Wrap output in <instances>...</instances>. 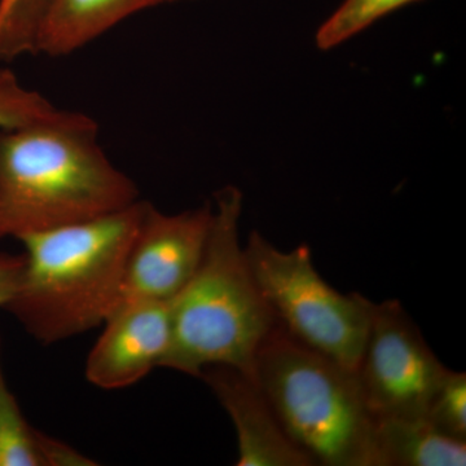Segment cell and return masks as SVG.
<instances>
[{"mask_svg":"<svg viewBox=\"0 0 466 466\" xmlns=\"http://www.w3.org/2000/svg\"><path fill=\"white\" fill-rule=\"evenodd\" d=\"M97 131L90 116L69 110L0 131V238L84 222L140 200Z\"/></svg>","mask_w":466,"mask_h":466,"instance_id":"cell-1","label":"cell"},{"mask_svg":"<svg viewBox=\"0 0 466 466\" xmlns=\"http://www.w3.org/2000/svg\"><path fill=\"white\" fill-rule=\"evenodd\" d=\"M149 202L84 222L26 233L8 311L43 345L104 324L118 306L128 253Z\"/></svg>","mask_w":466,"mask_h":466,"instance_id":"cell-2","label":"cell"},{"mask_svg":"<svg viewBox=\"0 0 466 466\" xmlns=\"http://www.w3.org/2000/svg\"><path fill=\"white\" fill-rule=\"evenodd\" d=\"M242 193L214 195L213 220L200 266L170 302L171 339L162 368L198 377L229 366L254 377L257 352L278 325L240 244Z\"/></svg>","mask_w":466,"mask_h":466,"instance_id":"cell-3","label":"cell"},{"mask_svg":"<svg viewBox=\"0 0 466 466\" xmlns=\"http://www.w3.org/2000/svg\"><path fill=\"white\" fill-rule=\"evenodd\" d=\"M254 379L291 441L324 466H379L375 417L357 372L276 325L257 352Z\"/></svg>","mask_w":466,"mask_h":466,"instance_id":"cell-4","label":"cell"},{"mask_svg":"<svg viewBox=\"0 0 466 466\" xmlns=\"http://www.w3.org/2000/svg\"><path fill=\"white\" fill-rule=\"evenodd\" d=\"M244 250L278 324L303 345L355 372L370 330L372 300L330 287L315 268L309 245L283 251L253 231Z\"/></svg>","mask_w":466,"mask_h":466,"instance_id":"cell-5","label":"cell"},{"mask_svg":"<svg viewBox=\"0 0 466 466\" xmlns=\"http://www.w3.org/2000/svg\"><path fill=\"white\" fill-rule=\"evenodd\" d=\"M375 419L426 417L449 368L441 363L400 300L373 303L370 330L357 368Z\"/></svg>","mask_w":466,"mask_h":466,"instance_id":"cell-6","label":"cell"},{"mask_svg":"<svg viewBox=\"0 0 466 466\" xmlns=\"http://www.w3.org/2000/svg\"><path fill=\"white\" fill-rule=\"evenodd\" d=\"M213 205L165 214L148 204L126 263L118 306L171 302L200 266Z\"/></svg>","mask_w":466,"mask_h":466,"instance_id":"cell-7","label":"cell"},{"mask_svg":"<svg viewBox=\"0 0 466 466\" xmlns=\"http://www.w3.org/2000/svg\"><path fill=\"white\" fill-rule=\"evenodd\" d=\"M104 325L86 361L92 385L118 390L162 368L171 339L170 302L126 303Z\"/></svg>","mask_w":466,"mask_h":466,"instance_id":"cell-8","label":"cell"},{"mask_svg":"<svg viewBox=\"0 0 466 466\" xmlns=\"http://www.w3.org/2000/svg\"><path fill=\"white\" fill-rule=\"evenodd\" d=\"M200 379L231 417L238 434V466H311L314 460L284 431L253 376L235 367L211 366Z\"/></svg>","mask_w":466,"mask_h":466,"instance_id":"cell-9","label":"cell"},{"mask_svg":"<svg viewBox=\"0 0 466 466\" xmlns=\"http://www.w3.org/2000/svg\"><path fill=\"white\" fill-rule=\"evenodd\" d=\"M168 0H50L36 54L63 57L81 50L126 18Z\"/></svg>","mask_w":466,"mask_h":466,"instance_id":"cell-10","label":"cell"},{"mask_svg":"<svg viewBox=\"0 0 466 466\" xmlns=\"http://www.w3.org/2000/svg\"><path fill=\"white\" fill-rule=\"evenodd\" d=\"M379 466H464L466 441L441 433L426 417L375 419Z\"/></svg>","mask_w":466,"mask_h":466,"instance_id":"cell-11","label":"cell"},{"mask_svg":"<svg viewBox=\"0 0 466 466\" xmlns=\"http://www.w3.org/2000/svg\"><path fill=\"white\" fill-rule=\"evenodd\" d=\"M0 466H43L41 431L26 421L9 390L0 339Z\"/></svg>","mask_w":466,"mask_h":466,"instance_id":"cell-12","label":"cell"},{"mask_svg":"<svg viewBox=\"0 0 466 466\" xmlns=\"http://www.w3.org/2000/svg\"><path fill=\"white\" fill-rule=\"evenodd\" d=\"M420 0H343L319 27L315 43L328 51L349 41L376 21Z\"/></svg>","mask_w":466,"mask_h":466,"instance_id":"cell-13","label":"cell"},{"mask_svg":"<svg viewBox=\"0 0 466 466\" xmlns=\"http://www.w3.org/2000/svg\"><path fill=\"white\" fill-rule=\"evenodd\" d=\"M50 0H0V63L35 55Z\"/></svg>","mask_w":466,"mask_h":466,"instance_id":"cell-14","label":"cell"},{"mask_svg":"<svg viewBox=\"0 0 466 466\" xmlns=\"http://www.w3.org/2000/svg\"><path fill=\"white\" fill-rule=\"evenodd\" d=\"M63 112L21 84L14 72L0 67V131L48 121Z\"/></svg>","mask_w":466,"mask_h":466,"instance_id":"cell-15","label":"cell"},{"mask_svg":"<svg viewBox=\"0 0 466 466\" xmlns=\"http://www.w3.org/2000/svg\"><path fill=\"white\" fill-rule=\"evenodd\" d=\"M426 419L441 433L466 441V375L449 370L438 386Z\"/></svg>","mask_w":466,"mask_h":466,"instance_id":"cell-16","label":"cell"},{"mask_svg":"<svg viewBox=\"0 0 466 466\" xmlns=\"http://www.w3.org/2000/svg\"><path fill=\"white\" fill-rule=\"evenodd\" d=\"M41 452L43 466H91L94 460L86 458L81 452L54 440L41 431Z\"/></svg>","mask_w":466,"mask_h":466,"instance_id":"cell-17","label":"cell"},{"mask_svg":"<svg viewBox=\"0 0 466 466\" xmlns=\"http://www.w3.org/2000/svg\"><path fill=\"white\" fill-rule=\"evenodd\" d=\"M24 257L0 251V308L5 309L16 294Z\"/></svg>","mask_w":466,"mask_h":466,"instance_id":"cell-18","label":"cell"},{"mask_svg":"<svg viewBox=\"0 0 466 466\" xmlns=\"http://www.w3.org/2000/svg\"><path fill=\"white\" fill-rule=\"evenodd\" d=\"M168 2H177V0H168Z\"/></svg>","mask_w":466,"mask_h":466,"instance_id":"cell-19","label":"cell"}]
</instances>
